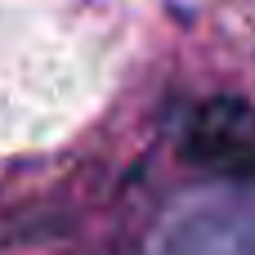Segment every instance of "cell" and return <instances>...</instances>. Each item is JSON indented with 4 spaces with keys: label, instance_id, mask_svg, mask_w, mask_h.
Returning <instances> with one entry per match:
<instances>
[{
    "label": "cell",
    "instance_id": "cell-2",
    "mask_svg": "<svg viewBox=\"0 0 255 255\" xmlns=\"http://www.w3.org/2000/svg\"><path fill=\"white\" fill-rule=\"evenodd\" d=\"M224 170H229V175H238V179H255V143H247V148H242Z\"/></svg>",
    "mask_w": 255,
    "mask_h": 255
},
{
    "label": "cell",
    "instance_id": "cell-1",
    "mask_svg": "<svg viewBox=\"0 0 255 255\" xmlns=\"http://www.w3.org/2000/svg\"><path fill=\"white\" fill-rule=\"evenodd\" d=\"M247 143H255V112L247 99L220 94L211 103H202V112L193 117V130L184 139V157L202 161V166H229Z\"/></svg>",
    "mask_w": 255,
    "mask_h": 255
}]
</instances>
